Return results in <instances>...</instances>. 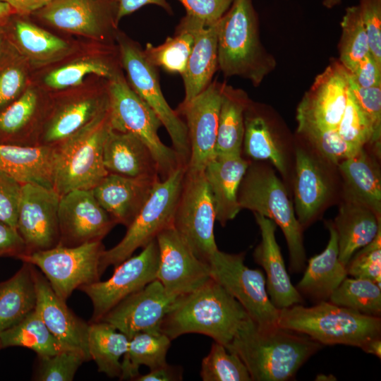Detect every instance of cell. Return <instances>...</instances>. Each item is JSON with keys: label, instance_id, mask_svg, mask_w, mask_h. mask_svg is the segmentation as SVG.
Masks as SVG:
<instances>
[{"label": "cell", "instance_id": "cell-1", "mask_svg": "<svg viewBox=\"0 0 381 381\" xmlns=\"http://www.w3.org/2000/svg\"><path fill=\"white\" fill-rule=\"evenodd\" d=\"M322 346L306 334L279 325L261 327L249 317L226 349L241 358L251 380L286 381Z\"/></svg>", "mask_w": 381, "mask_h": 381}, {"label": "cell", "instance_id": "cell-2", "mask_svg": "<svg viewBox=\"0 0 381 381\" xmlns=\"http://www.w3.org/2000/svg\"><path fill=\"white\" fill-rule=\"evenodd\" d=\"M249 318L239 302L213 279L181 296L163 318L160 331L171 340L202 334L226 348Z\"/></svg>", "mask_w": 381, "mask_h": 381}, {"label": "cell", "instance_id": "cell-3", "mask_svg": "<svg viewBox=\"0 0 381 381\" xmlns=\"http://www.w3.org/2000/svg\"><path fill=\"white\" fill-rule=\"evenodd\" d=\"M218 69L226 77H240L258 87L276 67L263 46L252 0H234L217 22Z\"/></svg>", "mask_w": 381, "mask_h": 381}, {"label": "cell", "instance_id": "cell-4", "mask_svg": "<svg viewBox=\"0 0 381 381\" xmlns=\"http://www.w3.org/2000/svg\"><path fill=\"white\" fill-rule=\"evenodd\" d=\"M278 325L306 334L322 345L344 344L361 349L381 335L380 317L361 314L329 301L311 307L296 304L280 309Z\"/></svg>", "mask_w": 381, "mask_h": 381}, {"label": "cell", "instance_id": "cell-5", "mask_svg": "<svg viewBox=\"0 0 381 381\" xmlns=\"http://www.w3.org/2000/svg\"><path fill=\"white\" fill-rule=\"evenodd\" d=\"M110 128L108 107L55 145L53 188L60 197L75 190H92L109 174L103 162V147Z\"/></svg>", "mask_w": 381, "mask_h": 381}, {"label": "cell", "instance_id": "cell-6", "mask_svg": "<svg viewBox=\"0 0 381 381\" xmlns=\"http://www.w3.org/2000/svg\"><path fill=\"white\" fill-rule=\"evenodd\" d=\"M238 202L248 209L273 220L284 233L290 255V270L301 272L306 260L303 227L299 223L286 190L270 168L248 167L239 186Z\"/></svg>", "mask_w": 381, "mask_h": 381}, {"label": "cell", "instance_id": "cell-7", "mask_svg": "<svg viewBox=\"0 0 381 381\" xmlns=\"http://www.w3.org/2000/svg\"><path fill=\"white\" fill-rule=\"evenodd\" d=\"M107 89L111 128L130 133L145 144L155 161L160 179H166L183 165L174 148L161 141L158 135L161 121L131 87L123 71L108 80Z\"/></svg>", "mask_w": 381, "mask_h": 381}, {"label": "cell", "instance_id": "cell-8", "mask_svg": "<svg viewBox=\"0 0 381 381\" xmlns=\"http://www.w3.org/2000/svg\"><path fill=\"white\" fill-rule=\"evenodd\" d=\"M116 44L129 85L155 113L169 135L181 164L187 166L190 153L187 127L167 102L160 87L157 68L147 60L138 42L119 30Z\"/></svg>", "mask_w": 381, "mask_h": 381}, {"label": "cell", "instance_id": "cell-9", "mask_svg": "<svg viewBox=\"0 0 381 381\" xmlns=\"http://www.w3.org/2000/svg\"><path fill=\"white\" fill-rule=\"evenodd\" d=\"M186 167L181 165L166 179L157 181L149 198L127 226L121 239L113 248L104 250L100 259L101 274L109 265L114 267L144 248L164 229L173 226Z\"/></svg>", "mask_w": 381, "mask_h": 381}, {"label": "cell", "instance_id": "cell-10", "mask_svg": "<svg viewBox=\"0 0 381 381\" xmlns=\"http://www.w3.org/2000/svg\"><path fill=\"white\" fill-rule=\"evenodd\" d=\"M108 80L92 78L75 87L49 93L40 145L55 146L87 126L109 107Z\"/></svg>", "mask_w": 381, "mask_h": 381}, {"label": "cell", "instance_id": "cell-11", "mask_svg": "<svg viewBox=\"0 0 381 381\" xmlns=\"http://www.w3.org/2000/svg\"><path fill=\"white\" fill-rule=\"evenodd\" d=\"M30 17L64 35L96 42L116 43L119 23L111 0H51Z\"/></svg>", "mask_w": 381, "mask_h": 381}, {"label": "cell", "instance_id": "cell-12", "mask_svg": "<svg viewBox=\"0 0 381 381\" xmlns=\"http://www.w3.org/2000/svg\"><path fill=\"white\" fill-rule=\"evenodd\" d=\"M104 250L102 241H96L74 247L57 245L18 259L37 267L56 294L66 301L75 289L99 281Z\"/></svg>", "mask_w": 381, "mask_h": 381}, {"label": "cell", "instance_id": "cell-13", "mask_svg": "<svg viewBox=\"0 0 381 381\" xmlns=\"http://www.w3.org/2000/svg\"><path fill=\"white\" fill-rule=\"evenodd\" d=\"M123 71L116 43L83 40L67 56L34 71L32 82L52 93L77 87L92 78L109 80Z\"/></svg>", "mask_w": 381, "mask_h": 381}, {"label": "cell", "instance_id": "cell-14", "mask_svg": "<svg viewBox=\"0 0 381 381\" xmlns=\"http://www.w3.org/2000/svg\"><path fill=\"white\" fill-rule=\"evenodd\" d=\"M208 263L211 278L239 302L258 326L278 325L279 310L268 296L265 274L244 264V253L230 254L217 249Z\"/></svg>", "mask_w": 381, "mask_h": 381}, {"label": "cell", "instance_id": "cell-15", "mask_svg": "<svg viewBox=\"0 0 381 381\" xmlns=\"http://www.w3.org/2000/svg\"><path fill=\"white\" fill-rule=\"evenodd\" d=\"M215 220L214 205L203 171L186 169L173 226L193 253L206 262L218 249L214 234Z\"/></svg>", "mask_w": 381, "mask_h": 381}, {"label": "cell", "instance_id": "cell-16", "mask_svg": "<svg viewBox=\"0 0 381 381\" xmlns=\"http://www.w3.org/2000/svg\"><path fill=\"white\" fill-rule=\"evenodd\" d=\"M158 264L159 249L155 238L143 248L140 254L131 256L114 267L109 279L80 287L92 303L90 322L100 321L125 298L156 279Z\"/></svg>", "mask_w": 381, "mask_h": 381}, {"label": "cell", "instance_id": "cell-17", "mask_svg": "<svg viewBox=\"0 0 381 381\" xmlns=\"http://www.w3.org/2000/svg\"><path fill=\"white\" fill-rule=\"evenodd\" d=\"M60 198L54 188L31 183L22 185L16 229L25 243V254L59 244Z\"/></svg>", "mask_w": 381, "mask_h": 381}, {"label": "cell", "instance_id": "cell-18", "mask_svg": "<svg viewBox=\"0 0 381 381\" xmlns=\"http://www.w3.org/2000/svg\"><path fill=\"white\" fill-rule=\"evenodd\" d=\"M156 241L159 249L156 279L167 294L185 296L211 279L209 263L193 253L173 226L162 230Z\"/></svg>", "mask_w": 381, "mask_h": 381}, {"label": "cell", "instance_id": "cell-19", "mask_svg": "<svg viewBox=\"0 0 381 381\" xmlns=\"http://www.w3.org/2000/svg\"><path fill=\"white\" fill-rule=\"evenodd\" d=\"M217 79L198 95L182 102L176 110L185 119L190 144L187 170L202 171L214 155L222 90Z\"/></svg>", "mask_w": 381, "mask_h": 381}, {"label": "cell", "instance_id": "cell-20", "mask_svg": "<svg viewBox=\"0 0 381 381\" xmlns=\"http://www.w3.org/2000/svg\"><path fill=\"white\" fill-rule=\"evenodd\" d=\"M349 80V71L338 60H333L315 77L299 102L297 122L337 128L347 102Z\"/></svg>", "mask_w": 381, "mask_h": 381}, {"label": "cell", "instance_id": "cell-21", "mask_svg": "<svg viewBox=\"0 0 381 381\" xmlns=\"http://www.w3.org/2000/svg\"><path fill=\"white\" fill-rule=\"evenodd\" d=\"M58 217V245L66 247L102 241L116 225L92 190H75L61 196Z\"/></svg>", "mask_w": 381, "mask_h": 381}, {"label": "cell", "instance_id": "cell-22", "mask_svg": "<svg viewBox=\"0 0 381 381\" xmlns=\"http://www.w3.org/2000/svg\"><path fill=\"white\" fill-rule=\"evenodd\" d=\"M179 297L169 295L157 279L129 295L102 318L130 339L140 332H159L164 316Z\"/></svg>", "mask_w": 381, "mask_h": 381}, {"label": "cell", "instance_id": "cell-23", "mask_svg": "<svg viewBox=\"0 0 381 381\" xmlns=\"http://www.w3.org/2000/svg\"><path fill=\"white\" fill-rule=\"evenodd\" d=\"M3 28L10 43L28 61L33 71L67 56L83 40L61 36L40 25L30 16L16 13Z\"/></svg>", "mask_w": 381, "mask_h": 381}, {"label": "cell", "instance_id": "cell-24", "mask_svg": "<svg viewBox=\"0 0 381 381\" xmlns=\"http://www.w3.org/2000/svg\"><path fill=\"white\" fill-rule=\"evenodd\" d=\"M49 93L31 81L25 92L0 111V145H40Z\"/></svg>", "mask_w": 381, "mask_h": 381}, {"label": "cell", "instance_id": "cell-25", "mask_svg": "<svg viewBox=\"0 0 381 381\" xmlns=\"http://www.w3.org/2000/svg\"><path fill=\"white\" fill-rule=\"evenodd\" d=\"M37 301L35 310L51 333L67 349L81 352L89 361V324L73 314L33 265Z\"/></svg>", "mask_w": 381, "mask_h": 381}, {"label": "cell", "instance_id": "cell-26", "mask_svg": "<svg viewBox=\"0 0 381 381\" xmlns=\"http://www.w3.org/2000/svg\"><path fill=\"white\" fill-rule=\"evenodd\" d=\"M254 215L261 241L255 248L253 257L265 271L267 291L272 303L279 310L302 304L303 297L291 282L276 240L277 224L258 213Z\"/></svg>", "mask_w": 381, "mask_h": 381}, {"label": "cell", "instance_id": "cell-27", "mask_svg": "<svg viewBox=\"0 0 381 381\" xmlns=\"http://www.w3.org/2000/svg\"><path fill=\"white\" fill-rule=\"evenodd\" d=\"M158 176L128 177L108 174L92 190L97 202L116 224L126 227L149 198Z\"/></svg>", "mask_w": 381, "mask_h": 381}, {"label": "cell", "instance_id": "cell-28", "mask_svg": "<svg viewBox=\"0 0 381 381\" xmlns=\"http://www.w3.org/2000/svg\"><path fill=\"white\" fill-rule=\"evenodd\" d=\"M249 165L241 154H215L203 170L214 202L216 220L222 226L241 210L238 193Z\"/></svg>", "mask_w": 381, "mask_h": 381}, {"label": "cell", "instance_id": "cell-29", "mask_svg": "<svg viewBox=\"0 0 381 381\" xmlns=\"http://www.w3.org/2000/svg\"><path fill=\"white\" fill-rule=\"evenodd\" d=\"M56 146L0 145V171L22 185L53 188Z\"/></svg>", "mask_w": 381, "mask_h": 381}, {"label": "cell", "instance_id": "cell-30", "mask_svg": "<svg viewBox=\"0 0 381 381\" xmlns=\"http://www.w3.org/2000/svg\"><path fill=\"white\" fill-rule=\"evenodd\" d=\"M337 236L339 258L346 266L353 254L381 231V221L370 208L346 195L332 223Z\"/></svg>", "mask_w": 381, "mask_h": 381}, {"label": "cell", "instance_id": "cell-31", "mask_svg": "<svg viewBox=\"0 0 381 381\" xmlns=\"http://www.w3.org/2000/svg\"><path fill=\"white\" fill-rule=\"evenodd\" d=\"M103 162L109 174L128 177L159 176L149 148L130 133L110 128L104 143Z\"/></svg>", "mask_w": 381, "mask_h": 381}, {"label": "cell", "instance_id": "cell-32", "mask_svg": "<svg viewBox=\"0 0 381 381\" xmlns=\"http://www.w3.org/2000/svg\"><path fill=\"white\" fill-rule=\"evenodd\" d=\"M329 239L325 249L308 260L296 289L300 294L316 301H328L332 293L348 276L339 258L337 236L332 223L327 224Z\"/></svg>", "mask_w": 381, "mask_h": 381}, {"label": "cell", "instance_id": "cell-33", "mask_svg": "<svg viewBox=\"0 0 381 381\" xmlns=\"http://www.w3.org/2000/svg\"><path fill=\"white\" fill-rule=\"evenodd\" d=\"M329 184L318 162L302 149L296 152L294 197L297 219L308 224L327 200Z\"/></svg>", "mask_w": 381, "mask_h": 381}, {"label": "cell", "instance_id": "cell-34", "mask_svg": "<svg viewBox=\"0 0 381 381\" xmlns=\"http://www.w3.org/2000/svg\"><path fill=\"white\" fill-rule=\"evenodd\" d=\"M206 26L200 20L185 15L177 25L173 36L154 46L147 43L143 49L147 60L156 68H161L169 73H183L195 39Z\"/></svg>", "mask_w": 381, "mask_h": 381}, {"label": "cell", "instance_id": "cell-35", "mask_svg": "<svg viewBox=\"0 0 381 381\" xmlns=\"http://www.w3.org/2000/svg\"><path fill=\"white\" fill-rule=\"evenodd\" d=\"M218 69L217 62V23L204 26L198 33L187 65L181 75L185 96L183 102H188L203 90L213 80Z\"/></svg>", "mask_w": 381, "mask_h": 381}, {"label": "cell", "instance_id": "cell-36", "mask_svg": "<svg viewBox=\"0 0 381 381\" xmlns=\"http://www.w3.org/2000/svg\"><path fill=\"white\" fill-rule=\"evenodd\" d=\"M250 102L244 90L224 83L214 155L241 154L245 131V112Z\"/></svg>", "mask_w": 381, "mask_h": 381}, {"label": "cell", "instance_id": "cell-37", "mask_svg": "<svg viewBox=\"0 0 381 381\" xmlns=\"http://www.w3.org/2000/svg\"><path fill=\"white\" fill-rule=\"evenodd\" d=\"M36 301L33 265L23 262L11 278L0 282V332L32 312Z\"/></svg>", "mask_w": 381, "mask_h": 381}, {"label": "cell", "instance_id": "cell-38", "mask_svg": "<svg viewBox=\"0 0 381 381\" xmlns=\"http://www.w3.org/2000/svg\"><path fill=\"white\" fill-rule=\"evenodd\" d=\"M338 165L346 184V195L364 204L380 217V173L364 149Z\"/></svg>", "mask_w": 381, "mask_h": 381}, {"label": "cell", "instance_id": "cell-39", "mask_svg": "<svg viewBox=\"0 0 381 381\" xmlns=\"http://www.w3.org/2000/svg\"><path fill=\"white\" fill-rule=\"evenodd\" d=\"M128 343L126 335L112 325L102 320L89 323L88 351L99 373L111 378L120 377V359L126 352Z\"/></svg>", "mask_w": 381, "mask_h": 381}, {"label": "cell", "instance_id": "cell-40", "mask_svg": "<svg viewBox=\"0 0 381 381\" xmlns=\"http://www.w3.org/2000/svg\"><path fill=\"white\" fill-rule=\"evenodd\" d=\"M171 339L162 332H140L130 339L123 356L120 380H134L140 375L139 368L146 365L152 370L167 364L166 356Z\"/></svg>", "mask_w": 381, "mask_h": 381}, {"label": "cell", "instance_id": "cell-41", "mask_svg": "<svg viewBox=\"0 0 381 381\" xmlns=\"http://www.w3.org/2000/svg\"><path fill=\"white\" fill-rule=\"evenodd\" d=\"M0 342L1 349L26 347L38 356H52L68 349L51 333L35 309L17 324L0 332Z\"/></svg>", "mask_w": 381, "mask_h": 381}, {"label": "cell", "instance_id": "cell-42", "mask_svg": "<svg viewBox=\"0 0 381 381\" xmlns=\"http://www.w3.org/2000/svg\"><path fill=\"white\" fill-rule=\"evenodd\" d=\"M243 145L248 156L270 160L279 172L286 174V160L281 146L267 121L254 109L252 101L245 112Z\"/></svg>", "mask_w": 381, "mask_h": 381}, {"label": "cell", "instance_id": "cell-43", "mask_svg": "<svg viewBox=\"0 0 381 381\" xmlns=\"http://www.w3.org/2000/svg\"><path fill=\"white\" fill-rule=\"evenodd\" d=\"M328 301L361 314L380 316V286L368 279L346 277L332 293Z\"/></svg>", "mask_w": 381, "mask_h": 381}, {"label": "cell", "instance_id": "cell-44", "mask_svg": "<svg viewBox=\"0 0 381 381\" xmlns=\"http://www.w3.org/2000/svg\"><path fill=\"white\" fill-rule=\"evenodd\" d=\"M338 61L351 72L368 54L370 47L366 30L358 6L348 7L343 16Z\"/></svg>", "mask_w": 381, "mask_h": 381}, {"label": "cell", "instance_id": "cell-45", "mask_svg": "<svg viewBox=\"0 0 381 381\" xmlns=\"http://www.w3.org/2000/svg\"><path fill=\"white\" fill-rule=\"evenodd\" d=\"M28 61L11 44L0 60V111L16 100L32 81Z\"/></svg>", "mask_w": 381, "mask_h": 381}, {"label": "cell", "instance_id": "cell-46", "mask_svg": "<svg viewBox=\"0 0 381 381\" xmlns=\"http://www.w3.org/2000/svg\"><path fill=\"white\" fill-rule=\"evenodd\" d=\"M203 381H250L249 372L241 358L223 344L214 341L201 363Z\"/></svg>", "mask_w": 381, "mask_h": 381}, {"label": "cell", "instance_id": "cell-47", "mask_svg": "<svg viewBox=\"0 0 381 381\" xmlns=\"http://www.w3.org/2000/svg\"><path fill=\"white\" fill-rule=\"evenodd\" d=\"M298 132L324 157L334 164H339L362 149L343 140L337 128L327 129L306 123H298Z\"/></svg>", "mask_w": 381, "mask_h": 381}, {"label": "cell", "instance_id": "cell-48", "mask_svg": "<svg viewBox=\"0 0 381 381\" xmlns=\"http://www.w3.org/2000/svg\"><path fill=\"white\" fill-rule=\"evenodd\" d=\"M337 130L343 140L355 147L363 148L367 143L375 147L373 129L349 90L346 107Z\"/></svg>", "mask_w": 381, "mask_h": 381}, {"label": "cell", "instance_id": "cell-49", "mask_svg": "<svg viewBox=\"0 0 381 381\" xmlns=\"http://www.w3.org/2000/svg\"><path fill=\"white\" fill-rule=\"evenodd\" d=\"M39 358L35 376V380L39 381H71L82 363L87 361L81 352L72 349Z\"/></svg>", "mask_w": 381, "mask_h": 381}, {"label": "cell", "instance_id": "cell-50", "mask_svg": "<svg viewBox=\"0 0 381 381\" xmlns=\"http://www.w3.org/2000/svg\"><path fill=\"white\" fill-rule=\"evenodd\" d=\"M352 277L370 279L379 286L381 282V231L368 245L359 249L346 266Z\"/></svg>", "mask_w": 381, "mask_h": 381}, {"label": "cell", "instance_id": "cell-51", "mask_svg": "<svg viewBox=\"0 0 381 381\" xmlns=\"http://www.w3.org/2000/svg\"><path fill=\"white\" fill-rule=\"evenodd\" d=\"M349 90L353 100L370 122L375 136V149L380 150L381 138V86L361 87L350 78Z\"/></svg>", "mask_w": 381, "mask_h": 381}, {"label": "cell", "instance_id": "cell-52", "mask_svg": "<svg viewBox=\"0 0 381 381\" xmlns=\"http://www.w3.org/2000/svg\"><path fill=\"white\" fill-rule=\"evenodd\" d=\"M358 6L368 37L370 52L381 64V0H359Z\"/></svg>", "mask_w": 381, "mask_h": 381}, {"label": "cell", "instance_id": "cell-53", "mask_svg": "<svg viewBox=\"0 0 381 381\" xmlns=\"http://www.w3.org/2000/svg\"><path fill=\"white\" fill-rule=\"evenodd\" d=\"M22 184L0 171V220L16 229Z\"/></svg>", "mask_w": 381, "mask_h": 381}, {"label": "cell", "instance_id": "cell-54", "mask_svg": "<svg viewBox=\"0 0 381 381\" xmlns=\"http://www.w3.org/2000/svg\"><path fill=\"white\" fill-rule=\"evenodd\" d=\"M186 15L202 21L206 26L217 23L230 8L234 0H178Z\"/></svg>", "mask_w": 381, "mask_h": 381}, {"label": "cell", "instance_id": "cell-55", "mask_svg": "<svg viewBox=\"0 0 381 381\" xmlns=\"http://www.w3.org/2000/svg\"><path fill=\"white\" fill-rule=\"evenodd\" d=\"M349 73L351 80L361 87L381 86V64L370 52Z\"/></svg>", "mask_w": 381, "mask_h": 381}, {"label": "cell", "instance_id": "cell-56", "mask_svg": "<svg viewBox=\"0 0 381 381\" xmlns=\"http://www.w3.org/2000/svg\"><path fill=\"white\" fill-rule=\"evenodd\" d=\"M25 253V243L17 229L0 220V257L18 258Z\"/></svg>", "mask_w": 381, "mask_h": 381}, {"label": "cell", "instance_id": "cell-57", "mask_svg": "<svg viewBox=\"0 0 381 381\" xmlns=\"http://www.w3.org/2000/svg\"><path fill=\"white\" fill-rule=\"evenodd\" d=\"M116 7V21L148 4L160 6L169 13H172L171 8L167 0H111Z\"/></svg>", "mask_w": 381, "mask_h": 381}, {"label": "cell", "instance_id": "cell-58", "mask_svg": "<svg viewBox=\"0 0 381 381\" xmlns=\"http://www.w3.org/2000/svg\"><path fill=\"white\" fill-rule=\"evenodd\" d=\"M183 372L179 366H174L168 363L159 368L150 370L145 375H139L133 380L135 381H179L182 380Z\"/></svg>", "mask_w": 381, "mask_h": 381}, {"label": "cell", "instance_id": "cell-59", "mask_svg": "<svg viewBox=\"0 0 381 381\" xmlns=\"http://www.w3.org/2000/svg\"><path fill=\"white\" fill-rule=\"evenodd\" d=\"M9 4L16 14L30 16L51 0H0Z\"/></svg>", "mask_w": 381, "mask_h": 381}, {"label": "cell", "instance_id": "cell-60", "mask_svg": "<svg viewBox=\"0 0 381 381\" xmlns=\"http://www.w3.org/2000/svg\"><path fill=\"white\" fill-rule=\"evenodd\" d=\"M365 352L375 355L380 358L381 355V338L376 337L369 340L361 348Z\"/></svg>", "mask_w": 381, "mask_h": 381}, {"label": "cell", "instance_id": "cell-61", "mask_svg": "<svg viewBox=\"0 0 381 381\" xmlns=\"http://www.w3.org/2000/svg\"><path fill=\"white\" fill-rule=\"evenodd\" d=\"M16 13L15 10L9 4L0 1V26H4Z\"/></svg>", "mask_w": 381, "mask_h": 381}, {"label": "cell", "instance_id": "cell-62", "mask_svg": "<svg viewBox=\"0 0 381 381\" xmlns=\"http://www.w3.org/2000/svg\"><path fill=\"white\" fill-rule=\"evenodd\" d=\"M11 46V44L7 38L3 26H0V60L6 54Z\"/></svg>", "mask_w": 381, "mask_h": 381}, {"label": "cell", "instance_id": "cell-63", "mask_svg": "<svg viewBox=\"0 0 381 381\" xmlns=\"http://www.w3.org/2000/svg\"><path fill=\"white\" fill-rule=\"evenodd\" d=\"M341 0H323L324 5L327 8H332L339 4Z\"/></svg>", "mask_w": 381, "mask_h": 381}, {"label": "cell", "instance_id": "cell-64", "mask_svg": "<svg viewBox=\"0 0 381 381\" xmlns=\"http://www.w3.org/2000/svg\"><path fill=\"white\" fill-rule=\"evenodd\" d=\"M0 349H1V342H0Z\"/></svg>", "mask_w": 381, "mask_h": 381}]
</instances>
